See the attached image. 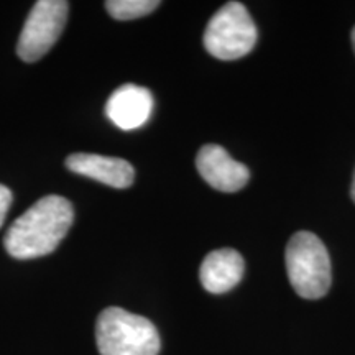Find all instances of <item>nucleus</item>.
Segmentation results:
<instances>
[{"label": "nucleus", "instance_id": "obj_1", "mask_svg": "<svg viewBox=\"0 0 355 355\" xmlns=\"http://www.w3.org/2000/svg\"><path fill=\"white\" fill-rule=\"evenodd\" d=\"M74 220L73 204L63 196H44L7 230L3 245L19 260L44 257L56 250Z\"/></svg>", "mask_w": 355, "mask_h": 355}, {"label": "nucleus", "instance_id": "obj_2", "mask_svg": "<svg viewBox=\"0 0 355 355\" xmlns=\"http://www.w3.org/2000/svg\"><path fill=\"white\" fill-rule=\"evenodd\" d=\"M96 343L101 355H158L155 324L122 308H107L97 318Z\"/></svg>", "mask_w": 355, "mask_h": 355}, {"label": "nucleus", "instance_id": "obj_3", "mask_svg": "<svg viewBox=\"0 0 355 355\" xmlns=\"http://www.w3.org/2000/svg\"><path fill=\"white\" fill-rule=\"evenodd\" d=\"M286 273L291 286L304 300H319L331 288V259L318 235L296 232L286 245Z\"/></svg>", "mask_w": 355, "mask_h": 355}, {"label": "nucleus", "instance_id": "obj_4", "mask_svg": "<svg viewBox=\"0 0 355 355\" xmlns=\"http://www.w3.org/2000/svg\"><path fill=\"white\" fill-rule=\"evenodd\" d=\"M257 26L241 2H229L216 12L204 32V48L217 60L245 56L257 43Z\"/></svg>", "mask_w": 355, "mask_h": 355}, {"label": "nucleus", "instance_id": "obj_5", "mask_svg": "<svg viewBox=\"0 0 355 355\" xmlns=\"http://www.w3.org/2000/svg\"><path fill=\"white\" fill-rule=\"evenodd\" d=\"M69 3L64 0H40L28 13L17 53L26 63L42 60L55 46L68 20Z\"/></svg>", "mask_w": 355, "mask_h": 355}, {"label": "nucleus", "instance_id": "obj_6", "mask_svg": "<svg viewBox=\"0 0 355 355\" xmlns=\"http://www.w3.org/2000/svg\"><path fill=\"white\" fill-rule=\"evenodd\" d=\"M196 168L207 184L222 193H235L250 180L248 168L219 145H204L196 157Z\"/></svg>", "mask_w": 355, "mask_h": 355}, {"label": "nucleus", "instance_id": "obj_7", "mask_svg": "<svg viewBox=\"0 0 355 355\" xmlns=\"http://www.w3.org/2000/svg\"><path fill=\"white\" fill-rule=\"evenodd\" d=\"M152 110V92L137 84H123L115 89L105 104V115L109 121L122 130H135L145 125Z\"/></svg>", "mask_w": 355, "mask_h": 355}, {"label": "nucleus", "instance_id": "obj_8", "mask_svg": "<svg viewBox=\"0 0 355 355\" xmlns=\"http://www.w3.org/2000/svg\"><path fill=\"white\" fill-rule=\"evenodd\" d=\"M68 170L87 176L115 189H127L135 180V170L127 159L94 153H73L66 158Z\"/></svg>", "mask_w": 355, "mask_h": 355}, {"label": "nucleus", "instance_id": "obj_9", "mask_svg": "<svg viewBox=\"0 0 355 355\" xmlns=\"http://www.w3.org/2000/svg\"><path fill=\"white\" fill-rule=\"evenodd\" d=\"M243 270H245V263L237 250L219 248L206 255L199 270V278H201L204 290L212 295H222L241 283Z\"/></svg>", "mask_w": 355, "mask_h": 355}, {"label": "nucleus", "instance_id": "obj_10", "mask_svg": "<svg viewBox=\"0 0 355 355\" xmlns=\"http://www.w3.org/2000/svg\"><path fill=\"white\" fill-rule=\"evenodd\" d=\"M159 7L157 0H107L105 10L115 20H135Z\"/></svg>", "mask_w": 355, "mask_h": 355}, {"label": "nucleus", "instance_id": "obj_11", "mask_svg": "<svg viewBox=\"0 0 355 355\" xmlns=\"http://www.w3.org/2000/svg\"><path fill=\"white\" fill-rule=\"evenodd\" d=\"M12 204V191L7 186L0 184V227H2L3 220H6L7 212L10 209Z\"/></svg>", "mask_w": 355, "mask_h": 355}, {"label": "nucleus", "instance_id": "obj_12", "mask_svg": "<svg viewBox=\"0 0 355 355\" xmlns=\"http://www.w3.org/2000/svg\"><path fill=\"white\" fill-rule=\"evenodd\" d=\"M350 194H352V199L355 202V175H354V181H352V189H350Z\"/></svg>", "mask_w": 355, "mask_h": 355}, {"label": "nucleus", "instance_id": "obj_13", "mask_svg": "<svg viewBox=\"0 0 355 355\" xmlns=\"http://www.w3.org/2000/svg\"><path fill=\"white\" fill-rule=\"evenodd\" d=\"M352 44H354V51H355V28L352 30Z\"/></svg>", "mask_w": 355, "mask_h": 355}]
</instances>
